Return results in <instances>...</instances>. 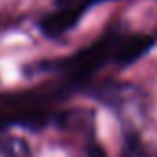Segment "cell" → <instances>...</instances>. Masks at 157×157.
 Returning a JSON list of instances; mask_svg holds the SVG:
<instances>
[{"instance_id":"obj_1","label":"cell","mask_w":157,"mask_h":157,"mask_svg":"<svg viewBox=\"0 0 157 157\" xmlns=\"http://www.w3.org/2000/svg\"><path fill=\"white\" fill-rule=\"evenodd\" d=\"M120 39L122 37L118 32H109V33L102 35L100 39H96L87 48L74 54L67 61L70 80L74 83H80V82H85L87 78H91L109 57H113Z\"/></svg>"},{"instance_id":"obj_2","label":"cell","mask_w":157,"mask_h":157,"mask_svg":"<svg viewBox=\"0 0 157 157\" xmlns=\"http://www.w3.org/2000/svg\"><path fill=\"white\" fill-rule=\"evenodd\" d=\"M87 10L83 6H78V4H68V6H59V10L44 15L39 22L41 32L48 37V39H57L63 33H67L70 28H74L83 17Z\"/></svg>"},{"instance_id":"obj_3","label":"cell","mask_w":157,"mask_h":157,"mask_svg":"<svg viewBox=\"0 0 157 157\" xmlns=\"http://www.w3.org/2000/svg\"><path fill=\"white\" fill-rule=\"evenodd\" d=\"M153 43H155L153 35H131L128 39H120V43L113 54V59L120 67L131 65L133 61L142 57L153 46Z\"/></svg>"},{"instance_id":"obj_4","label":"cell","mask_w":157,"mask_h":157,"mask_svg":"<svg viewBox=\"0 0 157 157\" xmlns=\"http://www.w3.org/2000/svg\"><path fill=\"white\" fill-rule=\"evenodd\" d=\"M102 0H57L59 6H68V4H78V6H83L85 10H89L93 4H98Z\"/></svg>"},{"instance_id":"obj_5","label":"cell","mask_w":157,"mask_h":157,"mask_svg":"<svg viewBox=\"0 0 157 157\" xmlns=\"http://www.w3.org/2000/svg\"><path fill=\"white\" fill-rule=\"evenodd\" d=\"M87 153H89L91 157H105V153H104V150H102L100 146H93L91 150H87Z\"/></svg>"}]
</instances>
